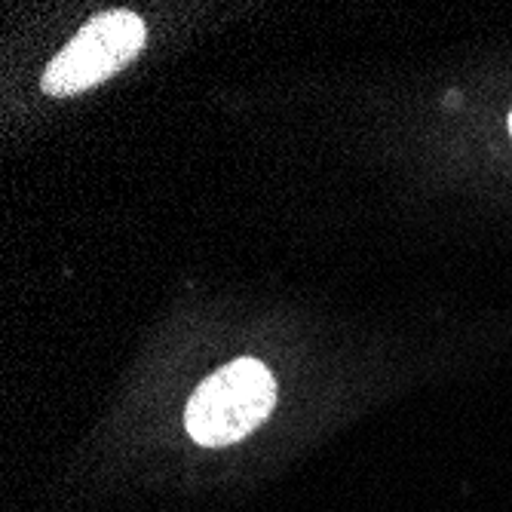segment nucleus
<instances>
[{"label":"nucleus","mask_w":512,"mask_h":512,"mask_svg":"<svg viewBox=\"0 0 512 512\" xmlns=\"http://www.w3.org/2000/svg\"><path fill=\"white\" fill-rule=\"evenodd\" d=\"M509 135H512V111H509Z\"/></svg>","instance_id":"obj_3"},{"label":"nucleus","mask_w":512,"mask_h":512,"mask_svg":"<svg viewBox=\"0 0 512 512\" xmlns=\"http://www.w3.org/2000/svg\"><path fill=\"white\" fill-rule=\"evenodd\" d=\"M148 40L142 16L129 10H111L86 22L65 50L46 65V96H77L126 68Z\"/></svg>","instance_id":"obj_2"},{"label":"nucleus","mask_w":512,"mask_h":512,"mask_svg":"<svg viewBox=\"0 0 512 512\" xmlns=\"http://www.w3.org/2000/svg\"><path fill=\"white\" fill-rule=\"evenodd\" d=\"M276 405V381L258 359H234L206 378L184 411L191 439L206 448H221L246 439L261 427Z\"/></svg>","instance_id":"obj_1"}]
</instances>
